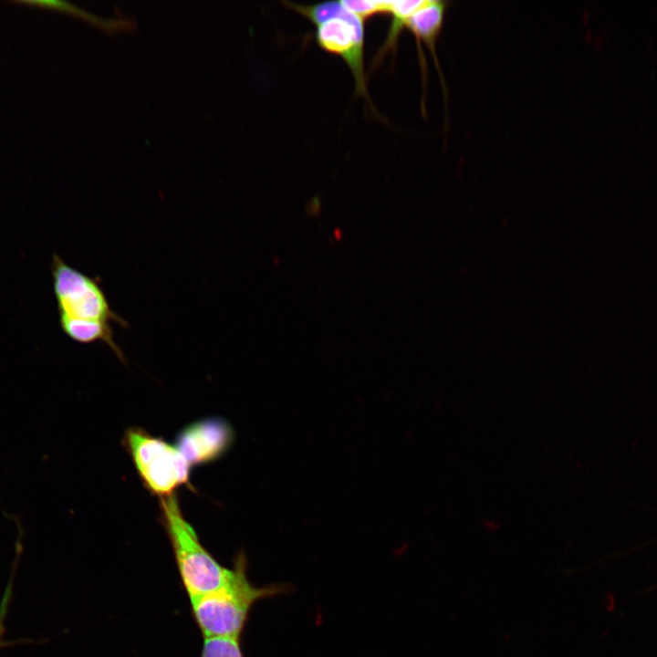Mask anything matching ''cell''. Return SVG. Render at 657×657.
Returning <instances> with one entry per match:
<instances>
[{"instance_id": "2", "label": "cell", "mask_w": 657, "mask_h": 657, "mask_svg": "<svg viewBox=\"0 0 657 657\" xmlns=\"http://www.w3.org/2000/svg\"><path fill=\"white\" fill-rule=\"evenodd\" d=\"M161 520L169 537L175 563L189 600L213 592L224 585L232 568L223 567L203 546L185 519L177 495L160 499Z\"/></svg>"}, {"instance_id": "4", "label": "cell", "mask_w": 657, "mask_h": 657, "mask_svg": "<svg viewBox=\"0 0 657 657\" xmlns=\"http://www.w3.org/2000/svg\"><path fill=\"white\" fill-rule=\"evenodd\" d=\"M123 446L145 488L152 495L164 498L190 483L191 465L175 445L149 433L139 427L126 430Z\"/></svg>"}, {"instance_id": "1", "label": "cell", "mask_w": 657, "mask_h": 657, "mask_svg": "<svg viewBox=\"0 0 657 657\" xmlns=\"http://www.w3.org/2000/svg\"><path fill=\"white\" fill-rule=\"evenodd\" d=\"M246 569L247 559L240 551L224 585L190 600L193 617L204 639L240 640L252 606L259 600L285 591L283 585L254 586L247 578Z\"/></svg>"}, {"instance_id": "9", "label": "cell", "mask_w": 657, "mask_h": 657, "mask_svg": "<svg viewBox=\"0 0 657 657\" xmlns=\"http://www.w3.org/2000/svg\"><path fill=\"white\" fill-rule=\"evenodd\" d=\"M424 0H401L391 1L389 14L392 16V23L390 27L387 40L383 46L382 53L390 47H393L402 27L411 16L423 4Z\"/></svg>"}, {"instance_id": "10", "label": "cell", "mask_w": 657, "mask_h": 657, "mask_svg": "<svg viewBox=\"0 0 657 657\" xmlns=\"http://www.w3.org/2000/svg\"><path fill=\"white\" fill-rule=\"evenodd\" d=\"M239 639L205 638L200 657H244Z\"/></svg>"}, {"instance_id": "3", "label": "cell", "mask_w": 657, "mask_h": 657, "mask_svg": "<svg viewBox=\"0 0 657 657\" xmlns=\"http://www.w3.org/2000/svg\"><path fill=\"white\" fill-rule=\"evenodd\" d=\"M285 5L314 24L318 45L345 61L353 76L356 92L370 101L364 70V20L344 7L341 1Z\"/></svg>"}, {"instance_id": "11", "label": "cell", "mask_w": 657, "mask_h": 657, "mask_svg": "<svg viewBox=\"0 0 657 657\" xmlns=\"http://www.w3.org/2000/svg\"><path fill=\"white\" fill-rule=\"evenodd\" d=\"M341 3L364 21L376 14H389L391 7V1L342 0Z\"/></svg>"}, {"instance_id": "5", "label": "cell", "mask_w": 657, "mask_h": 657, "mask_svg": "<svg viewBox=\"0 0 657 657\" xmlns=\"http://www.w3.org/2000/svg\"><path fill=\"white\" fill-rule=\"evenodd\" d=\"M51 275L59 318L128 327L127 321L111 309L97 279L69 266L57 254L52 256Z\"/></svg>"}, {"instance_id": "6", "label": "cell", "mask_w": 657, "mask_h": 657, "mask_svg": "<svg viewBox=\"0 0 657 657\" xmlns=\"http://www.w3.org/2000/svg\"><path fill=\"white\" fill-rule=\"evenodd\" d=\"M235 433L224 419L210 417L185 426L178 434L175 446L191 465L219 459L232 446Z\"/></svg>"}, {"instance_id": "7", "label": "cell", "mask_w": 657, "mask_h": 657, "mask_svg": "<svg viewBox=\"0 0 657 657\" xmlns=\"http://www.w3.org/2000/svg\"><path fill=\"white\" fill-rule=\"evenodd\" d=\"M447 3L437 0H424L423 4L411 16L406 23L407 28L414 35L417 42L422 41L432 53L434 64L439 70L443 87V78L436 56V41L444 20Z\"/></svg>"}, {"instance_id": "8", "label": "cell", "mask_w": 657, "mask_h": 657, "mask_svg": "<svg viewBox=\"0 0 657 657\" xmlns=\"http://www.w3.org/2000/svg\"><path fill=\"white\" fill-rule=\"evenodd\" d=\"M59 324L64 333L73 341L81 344L103 342L122 362H125L124 353L114 339L110 323L59 318Z\"/></svg>"}]
</instances>
